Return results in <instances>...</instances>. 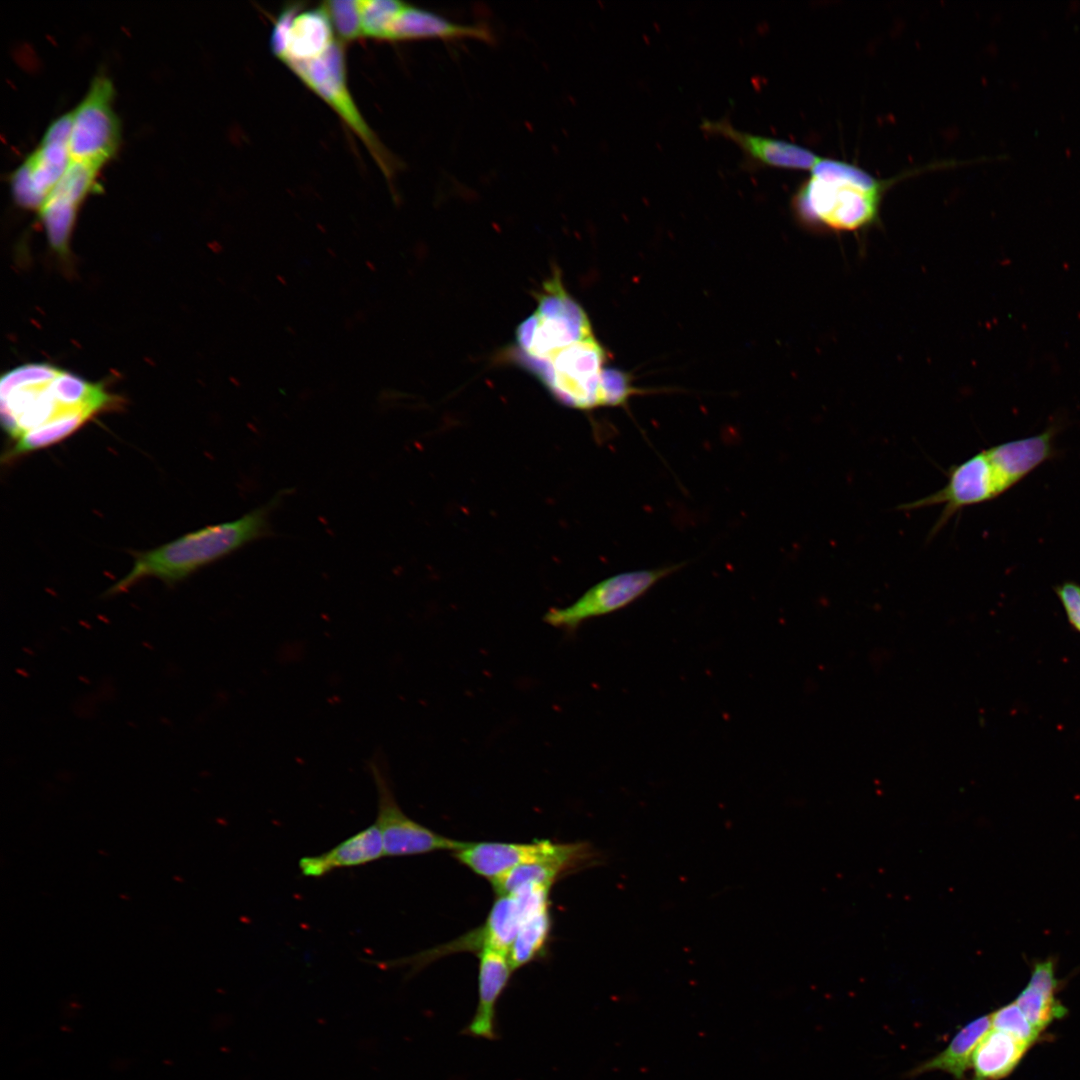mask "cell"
<instances>
[{"label": "cell", "mask_w": 1080, "mask_h": 1080, "mask_svg": "<svg viewBox=\"0 0 1080 1080\" xmlns=\"http://www.w3.org/2000/svg\"><path fill=\"white\" fill-rule=\"evenodd\" d=\"M0 399L3 427L16 439L57 421L88 420L115 401L102 384L43 363L26 364L4 374Z\"/></svg>", "instance_id": "cell-1"}, {"label": "cell", "mask_w": 1080, "mask_h": 1080, "mask_svg": "<svg viewBox=\"0 0 1080 1080\" xmlns=\"http://www.w3.org/2000/svg\"><path fill=\"white\" fill-rule=\"evenodd\" d=\"M1052 457L1051 440L1043 433L995 445L951 466L946 484L938 491L898 509L942 505L933 528L937 532L963 508L999 497Z\"/></svg>", "instance_id": "cell-2"}, {"label": "cell", "mask_w": 1080, "mask_h": 1080, "mask_svg": "<svg viewBox=\"0 0 1080 1080\" xmlns=\"http://www.w3.org/2000/svg\"><path fill=\"white\" fill-rule=\"evenodd\" d=\"M287 494L288 489L280 490L266 503L234 521L207 526L139 554L131 571L109 593L124 591L147 577L169 583L179 581L197 569L267 537L271 534V516Z\"/></svg>", "instance_id": "cell-3"}, {"label": "cell", "mask_w": 1080, "mask_h": 1080, "mask_svg": "<svg viewBox=\"0 0 1080 1080\" xmlns=\"http://www.w3.org/2000/svg\"><path fill=\"white\" fill-rule=\"evenodd\" d=\"M883 193L811 175L795 191L791 204L798 221L808 228L856 232L878 222Z\"/></svg>", "instance_id": "cell-4"}, {"label": "cell", "mask_w": 1080, "mask_h": 1080, "mask_svg": "<svg viewBox=\"0 0 1080 1080\" xmlns=\"http://www.w3.org/2000/svg\"><path fill=\"white\" fill-rule=\"evenodd\" d=\"M285 65L338 114L368 149L387 182L392 184L401 161L379 140L353 100L347 84L344 44L336 39L320 55Z\"/></svg>", "instance_id": "cell-5"}, {"label": "cell", "mask_w": 1080, "mask_h": 1080, "mask_svg": "<svg viewBox=\"0 0 1080 1080\" xmlns=\"http://www.w3.org/2000/svg\"><path fill=\"white\" fill-rule=\"evenodd\" d=\"M513 359L533 373L559 403L588 411L601 407L600 380L607 352L594 336L574 343L549 360L518 349Z\"/></svg>", "instance_id": "cell-6"}, {"label": "cell", "mask_w": 1080, "mask_h": 1080, "mask_svg": "<svg viewBox=\"0 0 1080 1080\" xmlns=\"http://www.w3.org/2000/svg\"><path fill=\"white\" fill-rule=\"evenodd\" d=\"M534 314L516 330L518 350L549 360L564 348L593 336L590 321L564 289L558 272L546 281L537 296Z\"/></svg>", "instance_id": "cell-7"}, {"label": "cell", "mask_w": 1080, "mask_h": 1080, "mask_svg": "<svg viewBox=\"0 0 1080 1080\" xmlns=\"http://www.w3.org/2000/svg\"><path fill=\"white\" fill-rule=\"evenodd\" d=\"M680 565L622 572L606 578L582 594L571 605L551 608L544 622L568 635L586 621L617 612L645 595L655 584L674 573Z\"/></svg>", "instance_id": "cell-8"}, {"label": "cell", "mask_w": 1080, "mask_h": 1080, "mask_svg": "<svg viewBox=\"0 0 1080 1080\" xmlns=\"http://www.w3.org/2000/svg\"><path fill=\"white\" fill-rule=\"evenodd\" d=\"M374 780L378 809L375 824L384 845L385 856L402 857L430 853L438 850L453 852L465 845L464 841L442 836L406 815L398 805L384 760L378 755L369 762Z\"/></svg>", "instance_id": "cell-9"}, {"label": "cell", "mask_w": 1080, "mask_h": 1080, "mask_svg": "<svg viewBox=\"0 0 1080 1080\" xmlns=\"http://www.w3.org/2000/svg\"><path fill=\"white\" fill-rule=\"evenodd\" d=\"M111 80L97 75L79 105L72 111L69 151L71 159L105 163L120 140L118 117L112 108Z\"/></svg>", "instance_id": "cell-10"}, {"label": "cell", "mask_w": 1080, "mask_h": 1080, "mask_svg": "<svg viewBox=\"0 0 1080 1080\" xmlns=\"http://www.w3.org/2000/svg\"><path fill=\"white\" fill-rule=\"evenodd\" d=\"M71 123V112L54 120L37 149L14 171L11 187L21 206L40 209L65 173L71 162Z\"/></svg>", "instance_id": "cell-11"}, {"label": "cell", "mask_w": 1080, "mask_h": 1080, "mask_svg": "<svg viewBox=\"0 0 1080 1080\" xmlns=\"http://www.w3.org/2000/svg\"><path fill=\"white\" fill-rule=\"evenodd\" d=\"M288 4L278 15L270 35V48L284 64L312 59L323 53L337 38L322 4L303 8Z\"/></svg>", "instance_id": "cell-12"}, {"label": "cell", "mask_w": 1080, "mask_h": 1080, "mask_svg": "<svg viewBox=\"0 0 1080 1080\" xmlns=\"http://www.w3.org/2000/svg\"><path fill=\"white\" fill-rule=\"evenodd\" d=\"M566 846L567 843L550 840L530 843L466 842L453 854L460 863L493 884L519 865L558 856Z\"/></svg>", "instance_id": "cell-13"}, {"label": "cell", "mask_w": 1080, "mask_h": 1080, "mask_svg": "<svg viewBox=\"0 0 1080 1080\" xmlns=\"http://www.w3.org/2000/svg\"><path fill=\"white\" fill-rule=\"evenodd\" d=\"M701 128L736 143L742 150L748 168L775 167L784 169H812L820 157L813 151L796 143L781 139L754 135L735 129L727 120H703Z\"/></svg>", "instance_id": "cell-14"}, {"label": "cell", "mask_w": 1080, "mask_h": 1080, "mask_svg": "<svg viewBox=\"0 0 1080 1080\" xmlns=\"http://www.w3.org/2000/svg\"><path fill=\"white\" fill-rule=\"evenodd\" d=\"M478 1004L472 1020L463 1033L475 1038L495 1040L496 1006L506 989L513 968L507 953L486 949L478 953Z\"/></svg>", "instance_id": "cell-15"}, {"label": "cell", "mask_w": 1080, "mask_h": 1080, "mask_svg": "<svg viewBox=\"0 0 1080 1080\" xmlns=\"http://www.w3.org/2000/svg\"><path fill=\"white\" fill-rule=\"evenodd\" d=\"M465 38L488 43L494 41L492 32L486 26L455 23L432 11L405 3L388 28L385 41Z\"/></svg>", "instance_id": "cell-16"}, {"label": "cell", "mask_w": 1080, "mask_h": 1080, "mask_svg": "<svg viewBox=\"0 0 1080 1080\" xmlns=\"http://www.w3.org/2000/svg\"><path fill=\"white\" fill-rule=\"evenodd\" d=\"M385 856L382 836L374 823L319 855L299 860L306 877H322L335 869L365 865Z\"/></svg>", "instance_id": "cell-17"}, {"label": "cell", "mask_w": 1080, "mask_h": 1080, "mask_svg": "<svg viewBox=\"0 0 1080 1080\" xmlns=\"http://www.w3.org/2000/svg\"><path fill=\"white\" fill-rule=\"evenodd\" d=\"M1030 1046L997 1029H990L977 1044L971 1061V1080H999L1009 1075Z\"/></svg>", "instance_id": "cell-18"}, {"label": "cell", "mask_w": 1080, "mask_h": 1080, "mask_svg": "<svg viewBox=\"0 0 1080 1080\" xmlns=\"http://www.w3.org/2000/svg\"><path fill=\"white\" fill-rule=\"evenodd\" d=\"M991 1016L983 1015L963 1026L949 1044L934 1057L920 1063L910 1075L942 1071L963 1080L971 1067L974 1050L982 1037L991 1029Z\"/></svg>", "instance_id": "cell-19"}, {"label": "cell", "mask_w": 1080, "mask_h": 1080, "mask_svg": "<svg viewBox=\"0 0 1080 1080\" xmlns=\"http://www.w3.org/2000/svg\"><path fill=\"white\" fill-rule=\"evenodd\" d=\"M552 929L550 905L527 912L508 951L513 970L542 958Z\"/></svg>", "instance_id": "cell-20"}, {"label": "cell", "mask_w": 1080, "mask_h": 1080, "mask_svg": "<svg viewBox=\"0 0 1080 1080\" xmlns=\"http://www.w3.org/2000/svg\"><path fill=\"white\" fill-rule=\"evenodd\" d=\"M78 205L55 194H49L39 209L51 246L60 254L66 255L72 226Z\"/></svg>", "instance_id": "cell-21"}, {"label": "cell", "mask_w": 1080, "mask_h": 1080, "mask_svg": "<svg viewBox=\"0 0 1080 1080\" xmlns=\"http://www.w3.org/2000/svg\"><path fill=\"white\" fill-rule=\"evenodd\" d=\"M1015 1003L1029 1022L1040 1031L1054 1020L1064 1017L1067 1012L1054 993L1042 991L1029 983L1017 996Z\"/></svg>", "instance_id": "cell-22"}, {"label": "cell", "mask_w": 1080, "mask_h": 1080, "mask_svg": "<svg viewBox=\"0 0 1080 1080\" xmlns=\"http://www.w3.org/2000/svg\"><path fill=\"white\" fill-rule=\"evenodd\" d=\"M103 164L98 161L71 159L65 173L51 193L62 196L79 206L88 192L93 189L98 171Z\"/></svg>", "instance_id": "cell-23"}, {"label": "cell", "mask_w": 1080, "mask_h": 1080, "mask_svg": "<svg viewBox=\"0 0 1080 1080\" xmlns=\"http://www.w3.org/2000/svg\"><path fill=\"white\" fill-rule=\"evenodd\" d=\"M811 171L812 176L840 179L873 191L885 192L890 183V180L878 179L855 164L832 158L820 157Z\"/></svg>", "instance_id": "cell-24"}, {"label": "cell", "mask_w": 1080, "mask_h": 1080, "mask_svg": "<svg viewBox=\"0 0 1080 1080\" xmlns=\"http://www.w3.org/2000/svg\"><path fill=\"white\" fill-rule=\"evenodd\" d=\"M404 5L395 0H358L363 37L385 41L388 28Z\"/></svg>", "instance_id": "cell-25"}, {"label": "cell", "mask_w": 1080, "mask_h": 1080, "mask_svg": "<svg viewBox=\"0 0 1080 1080\" xmlns=\"http://www.w3.org/2000/svg\"><path fill=\"white\" fill-rule=\"evenodd\" d=\"M323 5L337 39L341 43H349L363 37L358 0H331L324 2Z\"/></svg>", "instance_id": "cell-26"}, {"label": "cell", "mask_w": 1080, "mask_h": 1080, "mask_svg": "<svg viewBox=\"0 0 1080 1080\" xmlns=\"http://www.w3.org/2000/svg\"><path fill=\"white\" fill-rule=\"evenodd\" d=\"M990 1016L994 1029L1005 1032L1028 1046L1040 1038L1042 1031L1029 1022L1015 1001L1002 1006Z\"/></svg>", "instance_id": "cell-27"}, {"label": "cell", "mask_w": 1080, "mask_h": 1080, "mask_svg": "<svg viewBox=\"0 0 1080 1080\" xmlns=\"http://www.w3.org/2000/svg\"><path fill=\"white\" fill-rule=\"evenodd\" d=\"M638 393L639 389L632 385L629 375L618 369H603L600 380L601 407L624 406L631 396Z\"/></svg>", "instance_id": "cell-28"}, {"label": "cell", "mask_w": 1080, "mask_h": 1080, "mask_svg": "<svg viewBox=\"0 0 1080 1080\" xmlns=\"http://www.w3.org/2000/svg\"><path fill=\"white\" fill-rule=\"evenodd\" d=\"M1071 627L1080 633V584L1065 581L1054 587Z\"/></svg>", "instance_id": "cell-29"}]
</instances>
